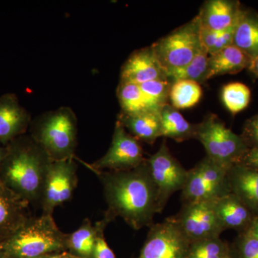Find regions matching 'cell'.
<instances>
[{
	"label": "cell",
	"instance_id": "1",
	"mask_svg": "<svg viewBox=\"0 0 258 258\" xmlns=\"http://www.w3.org/2000/svg\"><path fill=\"white\" fill-rule=\"evenodd\" d=\"M95 172L103 185L108 206L103 221L108 224L120 217L135 230L154 224V216L160 212L157 187L147 159L129 170Z\"/></svg>",
	"mask_w": 258,
	"mask_h": 258
},
{
	"label": "cell",
	"instance_id": "2",
	"mask_svg": "<svg viewBox=\"0 0 258 258\" xmlns=\"http://www.w3.org/2000/svg\"><path fill=\"white\" fill-rule=\"evenodd\" d=\"M51 161L31 135L20 136L7 147L0 168V181L29 203L40 202Z\"/></svg>",
	"mask_w": 258,
	"mask_h": 258
},
{
	"label": "cell",
	"instance_id": "3",
	"mask_svg": "<svg viewBox=\"0 0 258 258\" xmlns=\"http://www.w3.org/2000/svg\"><path fill=\"white\" fill-rule=\"evenodd\" d=\"M68 235L61 232L52 215L30 219L10 238L1 249L10 258H32L58 252L67 247Z\"/></svg>",
	"mask_w": 258,
	"mask_h": 258
},
{
	"label": "cell",
	"instance_id": "4",
	"mask_svg": "<svg viewBox=\"0 0 258 258\" xmlns=\"http://www.w3.org/2000/svg\"><path fill=\"white\" fill-rule=\"evenodd\" d=\"M31 137L52 161L74 159L77 146L78 120L72 108L62 106L32 120Z\"/></svg>",
	"mask_w": 258,
	"mask_h": 258
},
{
	"label": "cell",
	"instance_id": "5",
	"mask_svg": "<svg viewBox=\"0 0 258 258\" xmlns=\"http://www.w3.org/2000/svg\"><path fill=\"white\" fill-rule=\"evenodd\" d=\"M195 139L203 144L206 157L227 169L238 163L248 150L240 135L232 132L212 113L197 123Z\"/></svg>",
	"mask_w": 258,
	"mask_h": 258
},
{
	"label": "cell",
	"instance_id": "6",
	"mask_svg": "<svg viewBox=\"0 0 258 258\" xmlns=\"http://www.w3.org/2000/svg\"><path fill=\"white\" fill-rule=\"evenodd\" d=\"M202 47L200 25L197 16L151 45L166 76L189 63Z\"/></svg>",
	"mask_w": 258,
	"mask_h": 258
},
{
	"label": "cell",
	"instance_id": "7",
	"mask_svg": "<svg viewBox=\"0 0 258 258\" xmlns=\"http://www.w3.org/2000/svg\"><path fill=\"white\" fill-rule=\"evenodd\" d=\"M229 169L205 157L188 170V177L181 191L182 203L215 201L231 193L227 171Z\"/></svg>",
	"mask_w": 258,
	"mask_h": 258
},
{
	"label": "cell",
	"instance_id": "8",
	"mask_svg": "<svg viewBox=\"0 0 258 258\" xmlns=\"http://www.w3.org/2000/svg\"><path fill=\"white\" fill-rule=\"evenodd\" d=\"M151 176L157 187L159 212L161 213L171 197L184 189L188 170L173 157L165 142L155 154L147 159Z\"/></svg>",
	"mask_w": 258,
	"mask_h": 258
},
{
	"label": "cell",
	"instance_id": "9",
	"mask_svg": "<svg viewBox=\"0 0 258 258\" xmlns=\"http://www.w3.org/2000/svg\"><path fill=\"white\" fill-rule=\"evenodd\" d=\"M191 242L174 216L149 229L138 258H186Z\"/></svg>",
	"mask_w": 258,
	"mask_h": 258
},
{
	"label": "cell",
	"instance_id": "10",
	"mask_svg": "<svg viewBox=\"0 0 258 258\" xmlns=\"http://www.w3.org/2000/svg\"><path fill=\"white\" fill-rule=\"evenodd\" d=\"M76 169L74 159L51 161L40 202L42 214L52 215L57 207L71 199L77 185Z\"/></svg>",
	"mask_w": 258,
	"mask_h": 258
},
{
	"label": "cell",
	"instance_id": "11",
	"mask_svg": "<svg viewBox=\"0 0 258 258\" xmlns=\"http://www.w3.org/2000/svg\"><path fill=\"white\" fill-rule=\"evenodd\" d=\"M140 142L116 121L113 138L106 154L91 165L93 171H124L145 162Z\"/></svg>",
	"mask_w": 258,
	"mask_h": 258
},
{
	"label": "cell",
	"instance_id": "12",
	"mask_svg": "<svg viewBox=\"0 0 258 258\" xmlns=\"http://www.w3.org/2000/svg\"><path fill=\"white\" fill-rule=\"evenodd\" d=\"M180 228L189 242L220 237L224 232L214 208V201L182 203L179 212L174 216Z\"/></svg>",
	"mask_w": 258,
	"mask_h": 258
},
{
	"label": "cell",
	"instance_id": "13",
	"mask_svg": "<svg viewBox=\"0 0 258 258\" xmlns=\"http://www.w3.org/2000/svg\"><path fill=\"white\" fill-rule=\"evenodd\" d=\"M31 122L30 112L20 104L15 93L0 96V143L9 144L24 135Z\"/></svg>",
	"mask_w": 258,
	"mask_h": 258
},
{
	"label": "cell",
	"instance_id": "14",
	"mask_svg": "<svg viewBox=\"0 0 258 258\" xmlns=\"http://www.w3.org/2000/svg\"><path fill=\"white\" fill-rule=\"evenodd\" d=\"M158 79H168L152 47L134 51L120 69V81L141 85Z\"/></svg>",
	"mask_w": 258,
	"mask_h": 258
},
{
	"label": "cell",
	"instance_id": "15",
	"mask_svg": "<svg viewBox=\"0 0 258 258\" xmlns=\"http://www.w3.org/2000/svg\"><path fill=\"white\" fill-rule=\"evenodd\" d=\"M29 204L0 181V240L3 242L30 218Z\"/></svg>",
	"mask_w": 258,
	"mask_h": 258
},
{
	"label": "cell",
	"instance_id": "16",
	"mask_svg": "<svg viewBox=\"0 0 258 258\" xmlns=\"http://www.w3.org/2000/svg\"><path fill=\"white\" fill-rule=\"evenodd\" d=\"M241 10L239 2L209 0L204 3L197 17L201 28L220 32L235 25Z\"/></svg>",
	"mask_w": 258,
	"mask_h": 258
},
{
	"label": "cell",
	"instance_id": "17",
	"mask_svg": "<svg viewBox=\"0 0 258 258\" xmlns=\"http://www.w3.org/2000/svg\"><path fill=\"white\" fill-rule=\"evenodd\" d=\"M217 219L224 230H234L238 233L249 230L255 216L232 193L214 201Z\"/></svg>",
	"mask_w": 258,
	"mask_h": 258
},
{
	"label": "cell",
	"instance_id": "18",
	"mask_svg": "<svg viewBox=\"0 0 258 258\" xmlns=\"http://www.w3.org/2000/svg\"><path fill=\"white\" fill-rule=\"evenodd\" d=\"M227 178L231 193L258 216V170L235 164L229 168Z\"/></svg>",
	"mask_w": 258,
	"mask_h": 258
},
{
	"label": "cell",
	"instance_id": "19",
	"mask_svg": "<svg viewBox=\"0 0 258 258\" xmlns=\"http://www.w3.org/2000/svg\"><path fill=\"white\" fill-rule=\"evenodd\" d=\"M117 121L137 140L153 144L161 137L160 113L148 111L137 114L120 112Z\"/></svg>",
	"mask_w": 258,
	"mask_h": 258
},
{
	"label": "cell",
	"instance_id": "20",
	"mask_svg": "<svg viewBox=\"0 0 258 258\" xmlns=\"http://www.w3.org/2000/svg\"><path fill=\"white\" fill-rule=\"evenodd\" d=\"M251 59L234 45L210 55L208 80L217 76L235 74L248 69Z\"/></svg>",
	"mask_w": 258,
	"mask_h": 258
},
{
	"label": "cell",
	"instance_id": "21",
	"mask_svg": "<svg viewBox=\"0 0 258 258\" xmlns=\"http://www.w3.org/2000/svg\"><path fill=\"white\" fill-rule=\"evenodd\" d=\"M232 45L244 52L251 61L258 56V14L241 10L235 23Z\"/></svg>",
	"mask_w": 258,
	"mask_h": 258
},
{
	"label": "cell",
	"instance_id": "22",
	"mask_svg": "<svg viewBox=\"0 0 258 258\" xmlns=\"http://www.w3.org/2000/svg\"><path fill=\"white\" fill-rule=\"evenodd\" d=\"M161 137L182 142L195 139L196 124L185 119L177 109L169 103L160 112Z\"/></svg>",
	"mask_w": 258,
	"mask_h": 258
},
{
	"label": "cell",
	"instance_id": "23",
	"mask_svg": "<svg viewBox=\"0 0 258 258\" xmlns=\"http://www.w3.org/2000/svg\"><path fill=\"white\" fill-rule=\"evenodd\" d=\"M108 224L102 220L93 226L86 220L77 230L68 235L67 247L75 254L83 258H92L95 244L100 229Z\"/></svg>",
	"mask_w": 258,
	"mask_h": 258
},
{
	"label": "cell",
	"instance_id": "24",
	"mask_svg": "<svg viewBox=\"0 0 258 258\" xmlns=\"http://www.w3.org/2000/svg\"><path fill=\"white\" fill-rule=\"evenodd\" d=\"M209 57L210 55L208 51L202 47L198 55L189 63L169 72L167 74L168 79L171 83L182 80L195 81L200 84L206 82L208 81Z\"/></svg>",
	"mask_w": 258,
	"mask_h": 258
},
{
	"label": "cell",
	"instance_id": "25",
	"mask_svg": "<svg viewBox=\"0 0 258 258\" xmlns=\"http://www.w3.org/2000/svg\"><path fill=\"white\" fill-rule=\"evenodd\" d=\"M203 89L200 83L182 80L171 83L169 101L176 109L195 106L201 99Z\"/></svg>",
	"mask_w": 258,
	"mask_h": 258
},
{
	"label": "cell",
	"instance_id": "26",
	"mask_svg": "<svg viewBox=\"0 0 258 258\" xmlns=\"http://www.w3.org/2000/svg\"><path fill=\"white\" fill-rule=\"evenodd\" d=\"M117 97L121 113L137 114L150 111L139 85L120 81L117 88Z\"/></svg>",
	"mask_w": 258,
	"mask_h": 258
},
{
	"label": "cell",
	"instance_id": "27",
	"mask_svg": "<svg viewBox=\"0 0 258 258\" xmlns=\"http://www.w3.org/2000/svg\"><path fill=\"white\" fill-rule=\"evenodd\" d=\"M171 86L169 79H158L139 85L149 110L160 113L167 104Z\"/></svg>",
	"mask_w": 258,
	"mask_h": 258
},
{
	"label": "cell",
	"instance_id": "28",
	"mask_svg": "<svg viewBox=\"0 0 258 258\" xmlns=\"http://www.w3.org/2000/svg\"><path fill=\"white\" fill-rule=\"evenodd\" d=\"M230 249L231 244L220 237L204 239L190 244L186 258H225Z\"/></svg>",
	"mask_w": 258,
	"mask_h": 258
},
{
	"label": "cell",
	"instance_id": "29",
	"mask_svg": "<svg viewBox=\"0 0 258 258\" xmlns=\"http://www.w3.org/2000/svg\"><path fill=\"white\" fill-rule=\"evenodd\" d=\"M250 90L242 83H230L224 86L222 99L224 105L232 114H237L248 106Z\"/></svg>",
	"mask_w": 258,
	"mask_h": 258
},
{
	"label": "cell",
	"instance_id": "30",
	"mask_svg": "<svg viewBox=\"0 0 258 258\" xmlns=\"http://www.w3.org/2000/svg\"><path fill=\"white\" fill-rule=\"evenodd\" d=\"M233 244L240 258H258V239L249 229L239 233Z\"/></svg>",
	"mask_w": 258,
	"mask_h": 258
},
{
	"label": "cell",
	"instance_id": "31",
	"mask_svg": "<svg viewBox=\"0 0 258 258\" xmlns=\"http://www.w3.org/2000/svg\"><path fill=\"white\" fill-rule=\"evenodd\" d=\"M240 137L248 149L258 147V113L246 120Z\"/></svg>",
	"mask_w": 258,
	"mask_h": 258
},
{
	"label": "cell",
	"instance_id": "32",
	"mask_svg": "<svg viewBox=\"0 0 258 258\" xmlns=\"http://www.w3.org/2000/svg\"><path fill=\"white\" fill-rule=\"evenodd\" d=\"M106 227L103 226L98 232L92 258H116L103 237V230Z\"/></svg>",
	"mask_w": 258,
	"mask_h": 258
},
{
	"label": "cell",
	"instance_id": "33",
	"mask_svg": "<svg viewBox=\"0 0 258 258\" xmlns=\"http://www.w3.org/2000/svg\"><path fill=\"white\" fill-rule=\"evenodd\" d=\"M235 26V25L220 32V35H219L218 37H217L216 42H215V45H214L211 50L209 52V55H212V54L222 50V49L225 48V47L232 45V43H233Z\"/></svg>",
	"mask_w": 258,
	"mask_h": 258
},
{
	"label": "cell",
	"instance_id": "34",
	"mask_svg": "<svg viewBox=\"0 0 258 258\" xmlns=\"http://www.w3.org/2000/svg\"><path fill=\"white\" fill-rule=\"evenodd\" d=\"M237 164L258 170V147L248 149Z\"/></svg>",
	"mask_w": 258,
	"mask_h": 258
},
{
	"label": "cell",
	"instance_id": "35",
	"mask_svg": "<svg viewBox=\"0 0 258 258\" xmlns=\"http://www.w3.org/2000/svg\"><path fill=\"white\" fill-rule=\"evenodd\" d=\"M248 69L251 73L258 78V56L251 61Z\"/></svg>",
	"mask_w": 258,
	"mask_h": 258
},
{
	"label": "cell",
	"instance_id": "36",
	"mask_svg": "<svg viewBox=\"0 0 258 258\" xmlns=\"http://www.w3.org/2000/svg\"><path fill=\"white\" fill-rule=\"evenodd\" d=\"M249 230H250L252 233L258 239V216L254 218L252 225L249 227Z\"/></svg>",
	"mask_w": 258,
	"mask_h": 258
},
{
	"label": "cell",
	"instance_id": "37",
	"mask_svg": "<svg viewBox=\"0 0 258 258\" xmlns=\"http://www.w3.org/2000/svg\"><path fill=\"white\" fill-rule=\"evenodd\" d=\"M225 258H240L234 244H231L230 252H229V253L227 254Z\"/></svg>",
	"mask_w": 258,
	"mask_h": 258
},
{
	"label": "cell",
	"instance_id": "38",
	"mask_svg": "<svg viewBox=\"0 0 258 258\" xmlns=\"http://www.w3.org/2000/svg\"><path fill=\"white\" fill-rule=\"evenodd\" d=\"M6 154L7 147H0V168H1L2 164H3V161H4Z\"/></svg>",
	"mask_w": 258,
	"mask_h": 258
},
{
	"label": "cell",
	"instance_id": "39",
	"mask_svg": "<svg viewBox=\"0 0 258 258\" xmlns=\"http://www.w3.org/2000/svg\"><path fill=\"white\" fill-rule=\"evenodd\" d=\"M49 258H71L69 257V256L66 255H53V256H50V257Z\"/></svg>",
	"mask_w": 258,
	"mask_h": 258
},
{
	"label": "cell",
	"instance_id": "40",
	"mask_svg": "<svg viewBox=\"0 0 258 258\" xmlns=\"http://www.w3.org/2000/svg\"><path fill=\"white\" fill-rule=\"evenodd\" d=\"M49 257H50V256L44 255V256H40V257H32V258H49Z\"/></svg>",
	"mask_w": 258,
	"mask_h": 258
},
{
	"label": "cell",
	"instance_id": "41",
	"mask_svg": "<svg viewBox=\"0 0 258 258\" xmlns=\"http://www.w3.org/2000/svg\"><path fill=\"white\" fill-rule=\"evenodd\" d=\"M0 255H1V248H0Z\"/></svg>",
	"mask_w": 258,
	"mask_h": 258
}]
</instances>
